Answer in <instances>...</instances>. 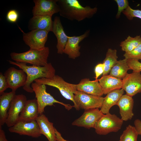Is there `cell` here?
<instances>
[{"label": "cell", "instance_id": "16", "mask_svg": "<svg viewBox=\"0 0 141 141\" xmlns=\"http://www.w3.org/2000/svg\"><path fill=\"white\" fill-rule=\"evenodd\" d=\"M53 21L52 16L49 15L33 16L28 21V27L32 31L35 30H45L48 32L52 31Z\"/></svg>", "mask_w": 141, "mask_h": 141}, {"label": "cell", "instance_id": "20", "mask_svg": "<svg viewBox=\"0 0 141 141\" xmlns=\"http://www.w3.org/2000/svg\"><path fill=\"white\" fill-rule=\"evenodd\" d=\"M77 90L93 95L102 96L104 94L98 80L91 81L89 78L82 79L76 84Z\"/></svg>", "mask_w": 141, "mask_h": 141}, {"label": "cell", "instance_id": "11", "mask_svg": "<svg viewBox=\"0 0 141 141\" xmlns=\"http://www.w3.org/2000/svg\"><path fill=\"white\" fill-rule=\"evenodd\" d=\"M8 130L11 133L34 138H38L42 135L39 126L36 120L28 122H18L13 126L9 127Z\"/></svg>", "mask_w": 141, "mask_h": 141}, {"label": "cell", "instance_id": "29", "mask_svg": "<svg viewBox=\"0 0 141 141\" xmlns=\"http://www.w3.org/2000/svg\"><path fill=\"white\" fill-rule=\"evenodd\" d=\"M127 59H135L139 60L141 59V43L131 51L125 52L124 55Z\"/></svg>", "mask_w": 141, "mask_h": 141}, {"label": "cell", "instance_id": "19", "mask_svg": "<svg viewBox=\"0 0 141 141\" xmlns=\"http://www.w3.org/2000/svg\"><path fill=\"white\" fill-rule=\"evenodd\" d=\"M134 103L132 97L126 94L122 95L119 99L116 105L119 108L121 119L123 121L131 120L133 116Z\"/></svg>", "mask_w": 141, "mask_h": 141}, {"label": "cell", "instance_id": "5", "mask_svg": "<svg viewBox=\"0 0 141 141\" xmlns=\"http://www.w3.org/2000/svg\"><path fill=\"white\" fill-rule=\"evenodd\" d=\"M31 87L35 94L39 115L43 113L46 107L54 105L55 103H58L64 105L68 110L73 107V106L65 104L55 99L50 94L47 92L46 90V86L44 84L35 82L32 84Z\"/></svg>", "mask_w": 141, "mask_h": 141}, {"label": "cell", "instance_id": "12", "mask_svg": "<svg viewBox=\"0 0 141 141\" xmlns=\"http://www.w3.org/2000/svg\"><path fill=\"white\" fill-rule=\"evenodd\" d=\"M7 81L8 88L15 92L19 88L24 86L27 80V75L22 69L18 70L14 67L9 68L4 74Z\"/></svg>", "mask_w": 141, "mask_h": 141}, {"label": "cell", "instance_id": "10", "mask_svg": "<svg viewBox=\"0 0 141 141\" xmlns=\"http://www.w3.org/2000/svg\"><path fill=\"white\" fill-rule=\"evenodd\" d=\"M104 114L99 108L85 110L83 114L74 120L72 125L88 129L94 128L96 122Z\"/></svg>", "mask_w": 141, "mask_h": 141}, {"label": "cell", "instance_id": "4", "mask_svg": "<svg viewBox=\"0 0 141 141\" xmlns=\"http://www.w3.org/2000/svg\"><path fill=\"white\" fill-rule=\"evenodd\" d=\"M34 81L57 88L64 98L73 102L74 104L73 107H75V104L74 96V94L77 90L76 84L68 83L65 81L61 77L56 75L51 78H40L35 80Z\"/></svg>", "mask_w": 141, "mask_h": 141}, {"label": "cell", "instance_id": "21", "mask_svg": "<svg viewBox=\"0 0 141 141\" xmlns=\"http://www.w3.org/2000/svg\"><path fill=\"white\" fill-rule=\"evenodd\" d=\"M39 126L41 134L44 135L48 141H57L53 124L49 121L43 113L39 114L36 120Z\"/></svg>", "mask_w": 141, "mask_h": 141}, {"label": "cell", "instance_id": "22", "mask_svg": "<svg viewBox=\"0 0 141 141\" xmlns=\"http://www.w3.org/2000/svg\"><path fill=\"white\" fill-rule=\"evenodd\" d=\"M104 94H107L115 90L122 88V80L118 79L107 74L98 79Z\"/></svg>", "mask_w": 141, "mask_h": 141}, {"label": "cell", "instance_id": "7", "mask_svg": "<svg viewBox=\"0 0 141 141\" xmlns=\"http://www.w3.org/2000/svg\"><path fill=\"white\" fill-rule=\"evenodd\" d=\"M104 97L88 94L77 90L74 94V99L77 110H85L94 108H101Z\"/></svg>", "mask_w": 141, "mask_h": 141}, {"label": "cell", "instance_id": "13", "mask_svg": "<svg viewBox=\"0 0 141 141\" xmlns=\"http://www.w3.org/2000/svg\"><path fill=\"white\" fill-rule=\"evenodd\" d=\"M35 5L33 7V16L49 15L52 16L55 14L59 13L60 8L57 0H34Z\"/></svg>", "mask_w": 141, "mask_h": 141}, {"label": "cell", "instance_id": "1", "mask_svg": "<svg viewBox=\"0 0 141 141\" xmlns=\"http://www.w3.org/2000/svg\"><path fill=\"white\" fill-rule=\"evenodd\" d=\"M60 15L70 21H80L91 18L97 13V8L83 7L78 0H57Z\"/></svg>", "mask_w": 141, "mask_h": 141}, {"label": "cell", "instance_id": "3", "mask_svg": "<svg viewBox=\"0 0 141 141\" xmlns=\"http://www.w3.org/2000/svg\"><path fill=\"white\" fill-rule=\"evenodd\" d=\"M49 53V48L45 46L40 50L30 49L27 51L20 53L12 52L10 54V56L11 59L16 62L43 66L48 63V60Z\"/></svg>", "mask_w": 141, "mask_h": 141}, {"label": "cell", "instance_id": "27", "mask_svg": "<svg viewBox=\"0 0 141 141\" xmlns=\"http://www.w3.org/2000/svg\"><path fill=\"white\" fill-rule=\"evenodd\" d=\"M141 43V37L140 35L134 37L129 36L126 39L120 43V46L123 51L127 52L131 51Z\"/></svg>", "mask_w": 141, "mask_h": 141}, {"label": "cell", "instance_id": "2", "mask_svg": "<svg viewBox=\"0 0 141 141\" xmlns=\"http://www.w3.org/2000/svg\"><path fill=\"white\" fill-rule=\"evenodd\" d=\"M8 61L10 64L18 67L26 74V83L23 88L28 92H34L30 85L35 80L42 78L50 79L55 75V70L50 63H48L44 66H27L25 63L14 62L10 60H8Z\"/></svg>", "mask_w": 141, "mask_h": 141}, {"label": "cell", "instance_id": "18", "mask_svg": "<svg viewBox=\"0 0 141 141\" xmlns=\"http://www.w3.org/2000/svg\"><path fill=\"white\" fill-rule=\"evenodd\" d=\"M52 32L56 36L57 40L56 45L57 53L62 54L63 53L68 36L64 32L60 18L58 16H56L54 19Z\"/></svg>", "mask_w": 141, "mask_h": 141}, {"label": "cell", "instance_id": "6", "mask_svg": "<svg viewBox=\"0 0 141 141\" xmlns=\"http://www.w3.org/2000/svg\"><path fill=\"white\" fill-rule=\"evenodd\" d=\"M123 120L115 114H104L96 123L94 128L98 134L105 135L117 132L121 128Z\"/></svg>", "mask_w": 141, "mask_h": 141}, {"label": "cell", "instance_id": "36", "mask_svg": "<svg viewBox=\"0 0 141 141\" xmlns=\"http://www.w3.org/2000/svg\"><path fill=\"white\" fill-rule=\"evenodd\" d=\"M134 124L139 135H141V120L138 119H136L134 122Z\"/></svg>", "mask_w": 141, "mask_h": 141}, {"label": "cell", "instance_id": "37", "mask_svg": "<svg viewBox=\"0 0 141 141\" xmlns=\"http://www.w3.org/2000/svg\"><path fill=\"white\" fill-rule=\"evenodd\" d=\"M56 138L57 141H68L64 139L62 136L61 133L55 128Z\"/></svg>", "mask_w": 141, "mask_h": 141}, {"label": "cell", "instance_id": "17", "mask_svg": "<svg viewBox=\"0 0 141 141\" xmlns=\"http://www.w3.org/2000/svg\"><path fill=\"white\" fill-rule=\"evenodd\" d=\"M39 115L36 99L27 100L20 115L18 122H28L36 120Z\"/></svg>", "mask_w": 141, "mask_h": 141}, {"label": "cell", "instance_id": "30", "mask_svg": "<svg viewBox=\"0 0 141 141\" xmlns=\"http://www.w3.org/2000/svg\"><path fill=\"white\" fill-rule=\"evenodd\" d=\"M122 13L129 20H132L133 18L135 17L141 19V10L133 9L129 5Z\"/></svg>", "mask_w": 141, "mask_h": 141}, {"label": "cell", "instance_id": "28", "mask_svg": "<svg viewBox=\"0 0 141 141\" xmlns=\"http://www.w3.org/2000/svg\"><path fill=\"white\" fill-rule=\"evenodd\" d=\"M138 135L135 127L129 125L121 135L119 141H137Z\"/></svg>", "mask_w": 141, "mask_h": 141}, {"label": "cell", "instance_id": "34", "mask_svg": "<svg viewBox=\"0 0 141 141\" xmlns=\"http://www.w3.org/2000/svg\"><path fill=\"white\" fill-rule=\"evenodd\" d=\"M8 88L5 77L2 73H0V95H1Z\"/></svg>", "mask_w": 141, "mask_h": 141}, {"label": "cell", "instance_id": "25", "mask_svg": "<svg viewBox=\"0 0 141 141\" xmlns=\"http://www.w3.org/2000/svg\"><path fill=\"white\" fill-rule=\"evenodd\" d=\"M127 61V59L125 58L118 61L111 69L109 75L118 79H123L128 74V71L131 70Z\"/></svg>", "mask_w": 141, "mask_h": 141}, {"label": "cell", "instance_id": "31", "mask_svg": "<svg viewBox=\"0 0 141 141\" xmlns=\"http://www.w3.org/2000/svg\"><path fill=\"white\" fill-rule=\"evenodd\" d=\"M117 4L118 9L117 13L116 15V18H119L121 13L126 9L129 5V3L127 0H115Z\"/></svg>", "mask_w": 141, "mask_h": 141}, {"label": "cell", "instance_id": "8", "mask_svg": "<svg viewBox=\"0 0 141 141\" xmlns=\"http://www.w3.org/2000/svg\"><path fill=\"white\" fill-rule=\"evenodd\" d=\"M23 32V39L25 44L31 50H40L44 48L47 40L49 32L45 30H35Z\"/></svg>", "mask_w": 141, "mask_h": 141}, {"label": "cell", "instance_id": "15", "mask_svg": "<svg viewBox=\"0 0 141 141\" xmlns=\"http://www.w3.org/2000/svg\"><path fill=\"white\" fill-rule=\"evenodd\" d=\"M90 30H87L80 36H68L63 53L68 55L69 58L73 59L79 57L80 55L79 50L81 48L79 43L88 36Z\"/></svg>", "mask_w": 141, "mask_h": 141}, {"label": "cell", "instance_id": "32", "mask_svg": "<svg viewBox=\"0 0 141 141\" xmlns=\"http://www.w3.org/2000/svg\"><path fill=\"white\" fill-rule=\"evenodd\" d=\"M127 64L133 72H141V62L135 59H127Z\"/></svg>", "mask_w": 141, "mask_h": 141}, {"label": "cell", "instance_id": "14", "mask_svg": "<svg viewBox=\"0 0 141 141\" xmlns=\"http://www.w3.org/2000/svg\"><path fill=\"white\" fill-rule=\"evenodd\" d=\"M122 89L126 94L131 97L141 92V74L140 72L128 73L122 80Z\"/></svg>", "mask_w": 141, "mask_h": 141}, {"label": "cell", "instance_id": "33", "mask_svg": "<svg viewBox=\"0 0 141 141\" xmlns=\"http://www.w3.org/2000/svg\"><path fill=\"white\" fill-rule=\"evenodd\" d=\"M19 13L16 10L11 9L9 10L6 15V19L9 22H16L19 18Z\"/></svg>", "mask_w": 141, "mask_h": 141}, {"label": "cell", "instance_id": "26", "mask_svg": "<svg viewBox=\"0 0 141 141\" xmlns=\"http://www.w3.org/2000/svg\"><path fill=\"white\" fill-rule=\"evenodd\" d=\"M117 50L111 48L108 49L105 58L103 62L105 66V68L103 75L108 74L113 66L117 62L118 57Z\"/></svg>", "mask_w": 141, "mask_h": 141}, {"label": "cell", "instance_id": "24", "mask_svg": "<svg viewBox=\"0 0 141 141\" xmlns=\"http://www.w3.org/2000/svg\"><path fill=\"white\" fill-rule=\"evenodd\" d=\"M124 90L122 89L113 90L107 94L104 97L100 110L103 114L109 113L111 108L116 105L119 99L123 95Z\"/></svg>", "mask_w": 141, "mask_h": 141}, {"label": "cell", "instance_id": "23", "mask_svg": "<svg viewBox=\"0 0 141 141\" xmlns=\"http://www.w3.org/2000/svg\"><path fill=\"white\" fill-rule=\"evenodd\" d=\"M16 95L15 92H4L0 96V127L5 124L11 102Z\"/></svg>", "mask_w": 141, "mask_h": 141}, {"label": "cell", "instance_id": "38", "mask_svg": "<svg viewBox=\"0 0 141 141\" xmlns=\"http://www.w3.org/2000/svg\"><path fill=\"white\" fill-rule=\"evenodd\" d=\"M0 141H8L4 131L0 127Z\"/></svg>", "mask_w": 141, "mask_h": 141}, {"label": "cell", "instance_id": "35", "mask_svg": "<svg viewBox=\"0 0 141 141\" xmlns=\"http://www.w3.org/2000/svg\"><path fill=\"white\" fill-rule=\"evenodd\" d=\"M104 68L105 66L103 63H99L95 66L94 69L95 80H98L99 77L102 74H103Z\"/></svg>", "mask_w": 141, "mask_h": 141}, {"label": "cell", "instance_id": "9", "mask_svg": "<svg viewBox=\"0 0 141 141\" xmlns=\"http://www.w3.org/2000/svg\"><path fill=\"white\" fill-rule=\"evenodd\" d=\"M27 100L26 96L23 94L15 96L11 102L5 123L8 127H11L17 122Z\"/></svg>", "mask_w": 141, "mask_h": 141}]
</instances>
